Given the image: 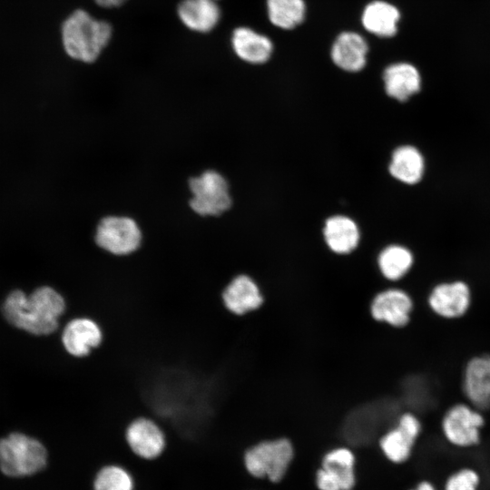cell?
Masks as SVG:
<instances>
[{
    "mask_svg": "<svg viewBox=\"0 0 490 490\" xmlns=\"http://www.w3.org/2000/svg\"><path fill=\"white\" fill-rule=\"evenodd\" d=\"M66 310L64 294L50 284L38 286L29 294L13 290L2 306L3 315L9 324L39 338L58 333Z\"/></svg>",
    "mask_w": 490,
    "mask_h": 490,
    "instance_id": "cell-1",
    "label": "cell"
},
{
    "mask_svg": "<svg viewBox=\"0 0 490 490\" xmlns=\"http://www.w3.org/2000/svg\"><path fill=\"white\" fill-rule=\"evenodd\" d=\"M113 33L109 22L94 17L84 9H76L62 24V44L70 58L93 64L110 44Z\"/></svg>",
    "mask_w": 490,
    "mask_h": 490,
    "instance_id": "cell-2",
    "label": "cell"
},
{
    "mask_svg": "<svg viewBox=\"0 0 490 490\" xmlns=\"http://www.w3.org/2000/svg\"><path fill=\"white\" fill-rule=\"evenodd\" d=\"M92 241L98 250L116 259L136 255L146 244L140 222L124 213H109L101 217L94 226Z\"/></svg>",
    "mask_w": 490,
    "mask_h": 490,
    "instance_id": "cell-3",
    "label": "cell"
},
{
    "mask_svg": "<svg viewBox=\"0 0 490 490\" xmlns=\"http://www.w3.org/2000/svg\"><path fill=\"white\" fill-rule=\"evenodd\" d=\"M187 205L201 218H216L227 212L232 205L230 184L219 171L208 168L187 180Z\"/></svg>",
    "mask_w": 490,
    "mask_h": 490,
    "instance_id": "cell-4",
    "label": "cell"
},
{
    "mask_svg": "<svg viewBox=\"0 0 490 490\" xmlns=\"http://www.w3.org/2000/svg\"><path fill=\"white\" fill-rule=\"evenodd\" d=\"M47 450L38 439L12 433L0 439V469L13 477L32 475L47 464Z\"/></svg>",
    "mask_w": 490,
    "mask_h": 490,
    "instance_id": "cell-5",
    "label": "cell"
},
{
    "mask_svg": "<svg viewBox=\"0 0 490 490\" xmlns=\"http://www.w3.org/2000/svg\"><path fill=\"white\" fill-rule=\"evenodd\" d=\"M294 456V447L286 437L263 440L249 447L244 453L247 471L255 477L267 476L279 482L286 475Z\"/></svg>",
    "mask_w": 490,
    "mask_h": 490,
    "instance_id": "cell-6",
    "label": "cell"
},
{
    "mask_svg": "<svg viewBox=\"0 0 490 490\" xmlns=\"http://www.w3.org/2000/svg\"><path fill=\"white\" fill-rule=\"evenodd\" d=\"M220 299L224 309L235 317H245L260 311L267 297L258 280L247 272L232 276L223 287Z\"/></svg>",
    "mask_w": 490,
    "mask_h": 490,
    "instance_id": "cell-7",
    "label": "cell"
},
{
    "mask_svg": "<svg viewBox=\"0 0 490 490\" xmlns=\"http://www.w3.org/2000/svg\"><path fill=\"white\" fill-rule=\"evenodd\" d=\"M124 440L132 455L148 461L162 456L168 446L164 428L148 416H139L126 426Z\"/></svg>",
    "mask_w": 490,
    "mask_h": 490,
    "instance_id": "cell-8",
    "label": "cell"
},
{
    "mask_svg": "<svg viewBox=\"0 0 490 490\" xmlns=\"http://www.w3.org/2000/svg\"><path fill=\"white\" fill-rule=\"evenodd\" d=\"M383 406L382 399L374 397L352 406L342 422L344 439L356 446L369 444L384 423Z\"/></svg>",
    "mask_w": 490,
    "mask_h": 490,
    "instance_id": "cell-9",
    "label": "cell"
},
{
    "mask_svg": "<svg viewBox=\"0 0 490 490\" xmlns=\"http://www.w3.org/2000/svg\"><path fill=\"white\" fill-rule=\"evenodd\" d=\"M413 308V299L406 290L387 288L372 295L368 312L376 323L402 328L409 323Z\"/></svg>",
    "mask_w": 490,
    "mask_h": 490,
    "instance_id": "cell-10",
    "label": "cell"
},
{
    "mask_svg": "<svg viewBox=\"0 0 490 490\" xmlns=\"http://www.w3.org/2000/svg\"><path fill=\"white\" fill-rule=\"evenodd\" d=\"M484 424L485 419L478 409L466 404H456L446 411L441 426L448 443L466 448L480 442V429Z\"/></svg>",
    "mask_w": 490,
    "mask_h": 490,
    "instance_id": "cell-11",
    "label": "cell"
},
{
    "mask_svg": "<svg viewBox=\"0 0 490 490\" xmlns=\"http://www.w3.org/2000/svg\"><path fill=\"white\" fill-rule=\"evenodd\" d=\"M60 340L64 351L73 358H83L103 341V330L94 318L77 316L62 323Z\"/></svg>",
    "mask_w": 490,
    "mask_h": 490,
    "instance_id": "cell-12",
    "label": "cell"
},
{
    "mask_svg": "<svg viewBox=\"0 0 490 490\" xmlns=\"http://www.w3.org/2000/svg\"><path fill=\"white\" fill-rule=\"evenodd\" d=\"M421 429V423L415 414L405 412L399 415L396 425L379 438V446L385 456L396 464L407 461Z\"/></svg>",
    "mask_w": 490,
    "mask_h": 490,
    "instance_id": "cell-13",
    "label": "cell"
},
{
    "mask_svg": "<svg viewBox=\"0 0 490 490\" xmlns=\"http://www.w3.org/2000/svg\"><path fill=\"white\" fill-rule=\"evenodd\" d=\"M470 302V289L461 280L437 284L427 298L432 311L444 318L462 317L468 310Z\"/></svg>",
    "mask_w": 490,
    "mask_h": 490,
    "instance_id": "cell-14",
    "label": "cell"
},
{
    "mask_svg": "<svg viewBox=\"0 0 490 490\" xmlns=\"http://www.w3.org/2000/svg\"><path fill=\"white\" fill-rule=\"evenodd\" d=\"M462 387L474 407L483 410L490 402V356L472 358L466 365Z\"/></svg>",
    "mask_w": 490,
    "mask_h": 490,
    "instance_id": "cell-15",
    "label": "cell"
},
{
    "mask_svg": "<svg viewBox=\"0 0 490 490\" xmlns=\"http://www.w3.org/2000/svg\"><path fill=\"white\" fill-rule=\"evenodd\" d=\"M177 16L190 31L207 34L219 24L221 11L217 0H181Z\"/></svg>",
    "mask_w": 490,
    "mask_h": 490,
    "instance_id": "cell-16",
    "label": "cell"
},
{
    "mask_svg": "<svg viewBox=\"0 0 490 490\" xmlns=\"http://www.w3.org/2000/svg\"><path fill=\"white\" fill-rule=\"evenodd\" d=\"M368 46L366 40L354 32L341 33L331 47V59L340 69L358 72L367 63Z\"/></svg>",
    "mask_w": 490,
    "mask_h": 490,
    "instance_id": "cell-17",
    "label": "cell"
},
{
    "mask_svg": "<svg viewBox=\"0 0 490 490\" xmlns=\"http://www.w3.org/2000/svg\"><path fill=\"white\" fill-rule=\"evenodd\" d=\"M323 236L328 248L338 255L350 254L357 249L360 240L356 222L342 215L329 217L325 221Z\"/></svg>",
    "mask_w": 490,
    "mask_h": 490,
    "instance_id": "cell-18",
    "label": "cell"
},
{
    "mask_svg": "<svg viewBox=\"0 0 490 490\" xmlns=\"http://www.w3.org/2000/svg\"><path fill=\"white\" fill-rule=\"evenodd\" d=\"M230 41L236 55L250 64H263L272 54L273 44L270 38L248 27L234 29Z\"/></svg>",
    "mask_w": 490,
    "mask_h": 490,
    "instance_id": "cell-19",
    "label": "cell"
},
{
    "mask_svg": "<svg viewBox=\"0 0 490 490\" xmlns=\"http://www.w3.org/2000/svg\"><path fill=\"white\" fill-rule=\"evenodd\" d=\"M385 90L388 96L407 101L420 90L421 78L417 69L407 63L389 65L383 74Z\"/></svg>",
    "mask_w": 490,
    "mask_h": 490,
    "instance_id": "cell-20",
    "label": "cell"
},
{
    "mask_svg": "<svg viewBox=\"0 0 490 490\" xmlns=\"http://www.w3.org/2000/svg\"><path fill=\"white\" fill-rule=\"evenodd\" d=\"M400 13L396 6L385 1L368 4L362 13V24L379 37H391L397 34Z\"/></svg>",
    "mask_w": 490,
    "mask_h": 490,
    "instance_id": "cell-21",
    "label": "cell"
},
{
    "mask_svg": "<svg viewBox=\"0 0 490 490\" xmlns=\"http://www.w3.org/2000/svg\"><path fill=\"white\" fill-rule=\"evenodd\" d=\"M388 169L395 179L407 184H415L423 176L424 158L416 148L400 146L394 151Z\"/></svg>",
    "mask_w": 490,
    "mask_h": 490,
    "instance_id": "cell-22",
    "label": "cell"
},
{
    "mask_svg": "<svg viewBox=\"0 0 490 490\" xmlns=\"http://www.w3.org/2000/svg\"><path fill=\"white\" fill-rule=\"evenodd\" d=\"M414 262L411 251L400 245H389L377 256V264L380 274L388 281H397L405 277Z\"/></svg>",
    "mask_w": 490,
    "mask_h": 490,
    "instance_id": "cell-23",
    "label": "cell"
},
{
    "mask_svg": "<svg viewBox=\"0 0 490 490\" xmlns=\"http://www.w3.org/2000/svg\"><path fill=\"white\" fill-rule=\"evenodd\" d=\"M355 456L345 446L336 447L325 454L322 468L331 472L339 481L342 490H351L355 485Z\"/></svg>",
    "mask_w": 490,
    "mask_h": 490,
    "instance_id": "cell-24",
    "label": "cell"
},
{
    "mask_svg": "<svg viewBox=\"0 0 490 490\" xmlns=\"http://www.w3.org/2000/svg\"><path fill=\"white\" fill-rule=\"evenodd\" d=\"M267 10L271 24L282 29L298 26L306 15L303 0H267Z\"/></svg>",
    "mask_w": 490,
    "mask_h": 490,
    "instance_id": "cell-25",
    "label": "cell"
},
{
    "mask_svg": "<svg viewBox=\"0 0 490 490\" xmlns=\"http://www.w3.org/2000/svg\"><path fill=\"white\" fill-rule=\"evenodd\" d=\"M93 490H134L133 477L122 466L109 464L96 473Z\"/></svg>",
    "mask_w": 490,
    "mask_h": 490,
    "instance_id": "cell-26",
    "label": "cell"
},
{
    "mask_svg": "<svg viewBox=\"0 0 490 490\" xmlns=\"http://www.w3.org/2000/svg\"><path fill=\"white\" fill-rule=\"evenodd\" d=\"M480 476L472 468H462L446 480L445 490H478Z\"/></svg>",
    "mask_w": 490,
    "mask_h": 490,
    "instance_id": "cell-27",
    "label": "cell"
},
{
    "mask_svg": "<svg viewBox=\"0 0 490 490\" xmlns=\"http://www.w3.org/2000/svg\"><path fill=\"white\" fill-rule=\"evenodd\" d=\"M316 482L319 490H342L338 478L322 467L317 473Z\"/></svg>",
    "mask_w": 490,
    "mask_h": 490,
    "instance_id": "cell-28",
    "label": "cell"
},
{
    "mask_svg": "<svg viewBox=\"0 0 490 490\" xmlns=\"http://www.w3.org/2000/svg\"><path fill=\"white\" fill-rule=\"evenodd\" d=\"M96 5L103 8H116L122 6L128 0H93Z\"/></svg>",
    "mask_w": 490,
    "mask_h": 490,
    "instance_id": "cell-29",
    "label": "cell"
},
{
    "mask_svg": "<svg viewBox=\"0 0 490 490\" xmlns=\"http://www.w3.org/2000/svg\"><path fill=\"white\" fill-rule=\"evenodd\" d=\"M411 490H436L434 485L428 481L420 482L416 488Z\"/></svg>",
    "mask_w": 490,
    "mask_h": 490,
    "instance_id": "cell-30",
    "label": "cell"
},
{
    "mask_svg": "<svg viewBox=\"0 0 490 490\" xmlns=\"http://www.w3.org/2000/svg\"><path fill=\"white\" fill-rule=\"evenodd\" d=\"M489 407H490V402H489Z\"/></svg>",
    "mask_w": 490,
    "mask_h": 490,
    "instance_id": "cell-31",
    "label": "cell"
}]
</instances>
